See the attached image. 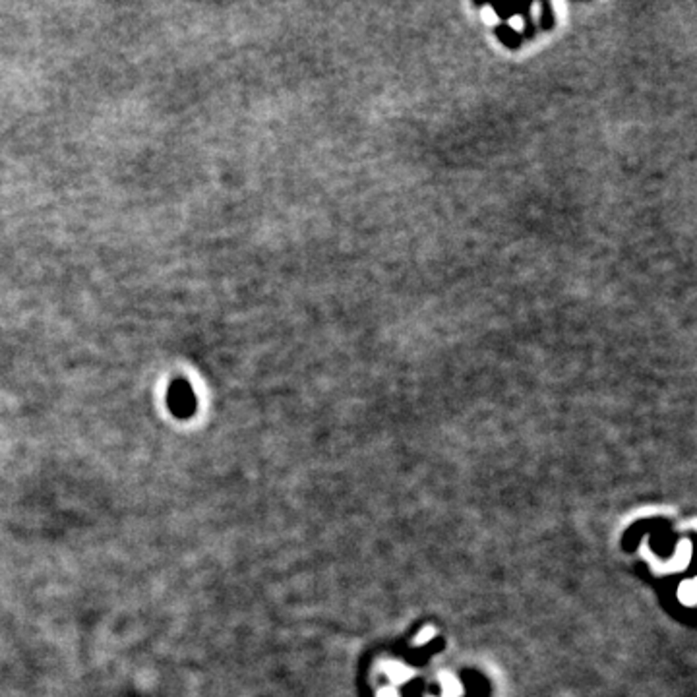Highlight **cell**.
Wrapping results in <instances>:
<instances>
[{"label": "cell", "instance_id": "cell-3", "mask_svg": "<svg viewBox=\"0 0 697 697\" xmlns=\"http://www.w3.org/2000/svg\"><path fill=\"white\" fill-rule=\"evenodd\" d=\"M380 697H397L391 689H384V691H380Z\"/></svg>", "mask_w": 697, "mask_h": 697}, {"label": "cell", "instance_id": "cell-2", "mask_svg": "<svg viewBox=\"0 0 697 697\" xmlns=\"http://www.w3.org/2000/svg\"><path fill=\"white\" fill-rule=\"evenodd\" d=\"M432 636H434V629H432V627H426V629L420 634V638H417V641H415V643H417V645H422V643H426V641H429Z\"/></svg>", "mask_w": 697, "mask_h": 697}, {"label": "cell", "instance_id": "cell-1", "mask_svg": "<svg viewBox=\"0 0 697 697\" xmlns=\"http://www.w3.org/2000/svg\"><path fill=\"white\" fill-rule=\"evenodd\" d=\"M680 597L684 598L687 605H694V602H696V589H694V583H691V581H687L686 585L682 587Z\"/></svg>", "mask_w": 697, "mask_h": 697}]
</instances>
